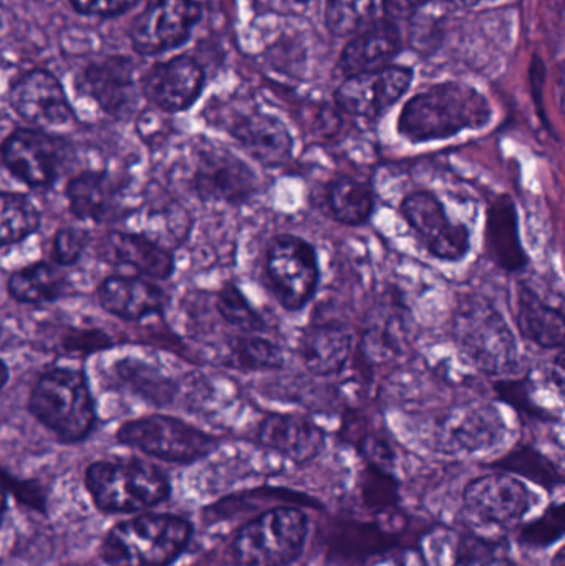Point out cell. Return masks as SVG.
<instances>
[{
  "label": "cell",
  "mask_w": 565,
  "mask_h": 566,
  "mask_svg": "<svg viewBox=\"0 0 565 566\" xmlns=\"http://www.w3.org/2000/svg\"><path fill=\"white\" fill-rule=\"evenodd\" d=\"M327 208L335 221L350 228L367 224L375 212V192L367 182L341 176L327 185Z\"/></svg>",
  "instance_id": "29"
},
{
  "label": "cell",
  "mask_w": 565,
  "mask_h": 566,
  "mask_svg": "<svg viewBox=\"0 0 565 566\" xmlns=\"http://www.w3.org/2000/svg\"><path fill=\"white\" fill-rule=\"evenodd\" d=\"M118 441L143 454L175 464L199 461L218 448V439L208 432L181 419L161 415L126 422L119 428Z\"/></svg>",
  "instance_id": "8"
},
{
  "label": "cell",
  "mask_w": 565,
  "mask_h": 566,
  "mask_svg": "<svg viewBox=\"0 0 565 566\" xmlns=\"http://www.w3.org/2000/svg\"><path fill=\"white\" fill-rule=\"evenodd\" d=\"M85 484L100 511L133 514L168 499L169 482L155 465L139 459H109L86 469Z\"/></svg>",
  "instance_id": "4"
},
{
  "label": "cell",
  "mask_w": 565,
  "mask_h": 566,
  "mask_svg": "<svg viewBox=\"0 0 565 566\" xmlns=\"http://www.w3.org/2000/svg\"><path fill=\"white\" fill-rule=\"evenodd\" d=\"M484 254L508 274L523 272L530 264V255L523 245L520 216L511 196L501 195L491 202L484 224Z\"/></svg>",
  "instance_id": "21"
},
{
  "label": "cell",
  "mask_w": 565,
  "mask_h": 566,
  "mask_svg": "<svg viewBox=\"0 0 565 566\" xmlns=\"http://www.w3.org/2000/svg\"><path fill=\"white\" fill-rule=\"evenodd\" d=\"M229 135L264 168L287 165L294 153V139L287 126L264 112H239L229 119Z\"/></svg>",
  "instance_id": "19"
},
{
  "label": "cell",
  "mask_w": 565,
  "mask_h": 566,
  "mask_svg": "<svg viewBox=\"0 0 565 566\" xmlns=\"http://www.w3.org/2000/svg\"><path fill=\"white\" fill-rule=\"evenodd\" d=\"M516 325L521 336L537 348L561 349L565 342L563 310L550 305L533 286H516Z\"/></svg>",
  "instance_id": "25"
},
{
  "label": "cell",
  "mask_w": 565,
  "mask_h": 566,
  "mask_svg": "<svg viewBox=\"0 0 565 566\" xmlns=\"http://www.w3.org/2000/svg\"><path fill=\"white\" fill-rule=\"evenodd\" d=\"M100 259L115 268L129 269L138 277L165 281L175 272V259L145 235L109 232L100 241Z\"/></svg>",
  "instance_id": "22"
},
{
  "label": "cell",
  "mask_w": 565,
  "mask_h": 566,
  "mask_svg": "<svg viewBox=\"0 0 565 566\" xmlns=\"http://www.w3.org/2000/svg\"><path fill=\"white\" fill-rule=\"evenodd\" d=\"M216 308L219 315L232 328L244 335H261L268 329V323L261 313L251 305L248 296L234 283H228L216 295Z\"/></svg>",
  "instance_id": "33"
},
{
  "label": "cell",
  "mask_w": 565,
  "mask_h": 566,
  "mask_svg": "<svg viewBox=\"0 0 565 566\" xmlns=\"http://www.w3.org/2000/svg\"><path fill=\"white\" fill-rule=\"evenodd\" d=\"M308 518L294 507L264 512L241 527L232 544L239 566H291L301 558Z\"/></svg>",
  "instance_id": "6"
},
{
  "label": "cell",
  "mask_w": 565,
  "mask_h": 566,
  "mask_svg": "<svg viewBox=\"0 0 565 566\" xmlns=\"http://www.w3.org/2000/svg\"><path fill=\"white\" fill-rule=\"evenodd\" d=\"M354 348V335L338 322L312 323L299 343V355L311 375L337 376L344 371Z\"/></svg>",
  "instance_id": "24"
},
{
  "label": "cell",
  "mask_w": 565,
  "mask_h": 566,
  "mask_svg": "<svg viewBox=\"0 0 565 566\" xmlns=\"http://www.w3.org/2000/svg\"><path fill=\"white\" fill-rule=\"evenodd\" d=\"M564 534V505L547 509L543 517L536 518L521 532V542L534 547H547L561 541Z\"/></svg>",
  "instance_id": "38"
},
{
  "label": "cell",
  "mask_w": 565,
  "mask_h": 566,
  "mask_svg": "<svg viewBox=\"0 0 565 566\" xmlns=\"http://www.w3.org/2000/svg\"><path fill=\"white\" fill-rule=\"evenodd\" d=\"M423 2L425 0H381L385 15L390 22L410 19L420 10Z\"/></svg>",
  "instance_id": "41"
},
{
  "label": "cell",
  "mask_w": 565,
  "mask_h": 566,
  "mask_svg": "<svg viewBox=\"0 0 565 566\" xmlns=\"http://www.w3.org/2000/svg\"><path fill=\"white\" fill-rule=\"evenodd\" d=\"M498 465L503 468L504 471L531 479L543 488L551 489L554 485H561V482H563L556 465L546 455L531 448H520L516 451H511L506 458L498 462Z\"/></svg>",
  "instance_id": "34"
},
{
  "label": "cell",
  "mask_w": 565,
  "mask_h": 566,
  "mask_svg": "<svg viewBox=\"0 0 565 566\" xmlns=\"http://www.w3.org/2000/svg\"><path fill=\"white\" fill-rule=\"evenodd\" d=\"M192 525L171 514H149L115 525L102 545L109 566H169L188 547Z\"/></svg>",
  "instance_id": "3"
},
{
  "label": "cell",
  "mask_w": 565,
  "mask_h": 566,
  "mask_svg": "<svg viewBox=\"0 0 565 566\" xmlns=\"http://www.w3.org/2000/svg\"><path fill=\"white\" fill-rule=\"evenodd\" d=\"M39 226V211L29 198L15 192L0 191V249L23 241Z\"/></svg>",
  "instance_id": "32"
},
{
  "label": "cell",
  "mask_w": 565,
  "mask_h": 566,
  "mask_svg": "<svg viewBox=\"0 0 565 566\" xmlns=\"http://www.w3.org/2000/svg\"><path fill=\"white\" fill-rule=\"evenodd\" d=\"M454 342L488 376L510 378L520 371V346L510 323L490 298L461 295L453 313Z\"/></svg>",
  "instance_id": "2"
},
{
  "label": "cell",
  "mask_w": 565,
  "mask_h": 566,
  "mask_svg": "<svg viewBox=\"0 0 565 566\" xmlns=\"http://www.w3.org/2000/svg\"><path fill=\"white\" fill-rule=\"evenodd\" d=\"M7 379H9V368H7L6 363L0 359V389L6 386Z\"/></svg>",
  "instance_id": "43"
},
{
  "label": "cell",
  "mask_w": 565,
  "mask_h": 566,
  "mask_svg": "<svg viewBox=\"0 0 565 566\" xmlns=\"http://www.w3.org/2000/svg\"><path fill=\"white\" fill-rule=\"evenodd\" d=\"M498 395L501 396L504 402L513 406L520 415L527 416V418L541 419V421H547L553 419V416L536 405L533 399V386H531L530 379L521 378H503L494 385Z\"/></svg>",
  "instance_id": "37"
},
{
  "label": "cell",
  "mask_w": 565,
  "mask_h": 566,
  "mask_svg": "<svg viewBox=\"0 0 565 566\" xmlns=\"http://www.w3.org/2000/svg\"><path fill=\"white\" fill-rule=\"evenodd\" d=\"M265 272L275 298L287 312L305 308L321 281L317 252L305 239L292 234H281L269 242Z\"/></svg>",
  "instance_id": "9"
},
{
  "label": "cell",
  "mask_w": 565,
  "mask_h": 566,
  "mask_svg": "<svg viewBox=\"0 0 565 566\" xmlns=\"http://www.w3.org/2000/svg\"><path fill=\"white\" fill-rule=\"evenodd\" d=\"M69 2L82 15L112 19L128 12L142 0H69Z\"/></svg>",
  "instance_id": "40"
},
{
  "label": "cell",
  "mask_w": 565,
  "mask_h": 566,
  "mask_svg": "<svg viewBox=\"0 0 565 566\" xmlns=\"http://www.w3.org/2000/svg\"><path fill=\"white\" fill-rule=\"evenodd\" d=\"M13 112L35 128L50 133L75 122V112L62 82L49 70L33 69L12 83L9 92Z\"/></svg>",
  "instance_id": "15"
},
{
  "label": "cell",
  "mask_w": 565,
  "mask_h": 566,
  "mask_svg": "<svg viewBox=\"0 0 565 566\" xmlns=\"http://www.w3.org/2000/svg\"><path fill=\"white\" fill-rule=\"evenodd\" d=\"M201 19L196 0H153L133 20L129 42L138 55H163L185 45Z\"/></svg>",
  "instance_id": "12"
},
{
  "label": "cell",
  "mask_w": 565,
  "mask_h": 566,
  "mask_svg": "<svg viewBox=\"0 0 565 566\" xmlns=\"http://www.w3.org/2000/svg\"><path fill=\"white\" fill-rule=\"evenodd\" d=\"M6 507H7L6 492H3V489L0 488V522H2L3 514H6Z\"/></svg>",
  "instance_id": "44"
},
{
  "label": "cell",
  "mask_w": 565,
  "mask_h": 566,
  "mask_svg": "<svg viewBox=\"0 0 565 566\" xmlns=\"http://www.w3.org/2000/svg\"><path fill=\"white\" fill-rule=\"evenodd\" d=\"M88 232L83 229L65 228L60 229L53 238L52 258L56 264L66 268V265L76 264L82 259L86 245H88Z\"/></svg>",
  "instance_id": "39"
},
{
  "label": "cell",
  "mask_w": 565,
  "mask_h": 566,
  "mask_svg": "<svg viewBox=\"0 0 565 566\" xmlns=\"http://www.w3.org/2000/svg\"><path fill=\"white\" fill-rule=\"evenodd\" d=\"M66 279L59 268L36 262L20 269L9 279V293L13 300L29 305H43L59 300L65 292Z\"/></svg>",
  "instance_id": "30"
},
{
  "label": "cell",
  "mask_w": 565,
  "mask_h": 566,
  "mask_svg": "<svg viewBox=\"0 0 565 566\" xmlns=\"http://www.w3.org/2000/svg\"><path fill=\"white\" fill-rule=\"evenodd\" d=\"M30 412L59 441H83L95 424V402L83 373L55 368L40 376L29 401Z\"/></svg>",
  "instance_id": "5"
},
{
  "label": "cell",
  "mask_w": 565,
  "mask_h": 566,
  "mask_svg": "<svg viewBox=\"0 0 565 566\" xmlns=\"http://www.w3.org/2000/svg\"><path fill=\"white\" fill-rule=\"evenodd\" d=\"M302 2H305V0H302Z\"/></svg>",
  "instance_id": "45"
},
{
  "label": "cell",
  "mask_w": 565,
  "mask_h": 566,
  "mask_svg": "<svg viewBox=\"0 0 565 566\" xmlns=\"http://www.w3.org/2000/svg\"><path fill=\"white\" fill-rule=\"evenodd\" d=\"M374 13V0H327L325 25L335 36L358 32Z\"/></svg>",
  "instance_id": "35"
},
{
  "label": "cell",
  "mask_w": 565,
  "mask_h": 566,
  "mask_svg": "<svg viewBox=\"0 0 565 566\" xmlns=\"http://www.w3.org/2000/svg\"><path fill=\"white\" fill-rule=\"evenodd\" d=\"M226 365L239 371H274L284 366V353L281 346L261 335L236 336L229 342Z\"/></svg>",
  "instance_id": "31"
},
{
  "label": "cell",
  "mask_w": 565,
  "mask_h": 566,
  "mask_svg": "<svg viewBox=\"0 0 565 566\" xmlns=\"http://www.w3.org/2000/svg\"><path fill=\"white\" fill-rule=\"evenodd\" d=\"M136 63L129 56L108 55L90 63L80 75V90L90 96L106 115L128 118L138 105Z\"/></svg>",
  "instance_id": "18"
},
{
  "label": "cell",
  "mask_w": 565,
  "mask_h": 566,
  "mask_svg": "<svg viewBox=\"0 0 565 566\" xmlns=\"http://www.w3.org/2000/svg\"><path fill=\"white\" fill-rule=\"evenodd\" d=\"M533 504L527 485L503 472L474 479L463 494L464 517L483 537L510 531L530 514Z\"/></svg>",
  "instance_id": "7"
},
{
  "label": "cell",
  "mask_w": 565,
  "mask_h": 566,
  "mask_svg": "<svg viewBox=\"0 0 565 566\" xmlns=\"http://www.w3.org/2000/svg\"><path fill=\"white\" fill-rule=\"evenodd\" d=\"M401 49V33L397 23L380 20L362 30L345 45L338 69L345 76L384 69Z\"/></svg>",
  "instance_id": "26"
},
{
  "label": "cell",
  "mask_w": 565,
  "mask_h": 566,
  "mask_svg": "<svg viewBox=\"0 0 565 566\" xmlns=\"http://www.w3.org/2000/svg\"><path fill=\"white\" fill-rule=\"evenodd\" d=\"M98 300L103 308L112 315L136 322L161 312L165 293L149 279L138 275H113L100 285Z\"/></svg>",
  "instance_id": "27"
},
{
  "label": "cell",
  "mask_w": 565,
  "mask_h": 566,
  "mask_svg": "<svg viewBox=\"0 0 565 566\" xmlns=\"http://www.w3.org/2000/svg\"><path fill=\"white\" fill-rule=\"evenodd\" d=\"M411 323L410 310L398 296H381L367 318L365 353L378 361H388L400 355L410 343Z\"/></svg>",
  "instance_id": "23"
},
{
  "label": "cell",
  "mask_w": 565,
  "mask_h": 566,
  "mask_svg": "<svg viewBox=\"0 0 565 566\" xmlns=\"http://www.w3.org/2000/svg\"><path fill=\"white\" fill-rule=\"evenodd\" d=\"M506 436L503 416L494 406L468 405L454 408L438 421L435 448L444 454H483L498 448Z\"/></svg>",
  "instance_id": "14"
},
{
  "label": "cell",
  "mask_w": 565,
  "mask_h": 566,
  "mask_svg": "<svg viewBox=\"0 0 565 566\" xmlns=\"http://www.w3.org/2000/svg\"><path fill=\"white\" fill-rule=\"evenodd\" d=\"M206 85V73L192 56L178 55L149 66L139 80V92L166 113L191 108Z\"/></svg>",
  "instance_id": "17"
},
{
  "label": "cell",
  "mask_w": 565,
  "mask_h": 566,
  "mask_svg": "<svg viewBox=\"0 0 565 566\" xmlns=\"http://www.w3.org/2000/svg\"><path fill=\"white\" fill-rule=\"evenodd\" d=\"M491 118L493 108L483 93L467 83L447 82L408 99L397 128L401 138L423 145L486 128Z\"/></svg>",
  "instance_id": "1"
},
{
  "label": "cell",
  "mask_w": 565,
  "mask_h": 566,
  "mask_svg": "<svg viewBox=\"0 0 565 566\" xmlns=\"http://www.w3.org/2000/svg\"><path fill=\"white\" fill-rule=\"evenodd\" d=\"M66 142L42 129H13L0 146L6 168L30 188H49L56 181Z\"/></svg>",
  "instance_id": "13"
},
{
  "label": "cell",
  "mask_w": 565,
  "mask_h": 566,
  "mask_svg": "<svg viewBox=\"0 0 565 566\" xmlns=\"http://www.w3.org/2000/svg\"><path fill=\"white\" fill-rule=\"evenodd\" d=\"M440 2L447 3V6L460 7V9H464V7L477 6L480 0H440Z\"/></svg>",
  "instance_id": "42"
},
{
  "label": "cell",
  "mask_w": 565,
  "mask_h": 566,
  "mask_svg": "<svg viewBox=\"0 0 565 566\" xmlns=\"http://www.w3.org/2000/svg\"><path fill=\"white\" fill-rule=\"evenodd\" d=\"M400 212L431 258L457 264L470 254V229L463 222L451 221L443 202L433 192L425 189L410 192L401 199Z\"/></svg>",
  "instance_id": "11"
},
{
  "label": "cell",
  "mask_w": 565,
  "mask_h": 566,
  "mask_svg": "<svg viewBox=\"0 0 565 566\" xmlns=\"http://www.w3.org/2000/svg\"><path fill=\"white\" fill-rule=\"evenodd\" d=\"M453 566H516L506 548L483 535H470L458 547Z\"/></svg>",
  "instance_id": "36"
},
{
  "label": "cell",
  "mask_w": 565,
  "mask_h": 566,
  "mask_svg": "<svg viewBox=\"0 0 565 566\" xmlns=\"http://www.w3.org/2000/svg\"><path fill=\"white\" fill-rule=\"evenodd\" d=\"M258 442L294 464H305L322 454L327 438L324 429L307 416L272 412L259 424Z\"/></svg>",
  "instance_id": "20"
},
{
  "label": "cell",
  "mask_w": 565,
  "mask_h": 566,
  "mask_svg": "<svg viewBox=\"0 0 565 566\" xmlns=\"http://www.w3.org/2000/svg\"><path fill=\"white\" fill-rule=\"evenodd\" d=\"M414 82V70L387 65L347 76L335 92L338 108L358 118H378L387 113Z\"/></svg>",
  "instance_id": "16"
},
{
  "label": "cell",
  "mask_w": 565,
  "mask_h": 566,
  "mask_svg": "<svg viewBox=\"0 0 565 566\" xmlns=\"http://www.w3.org/2000/svg\"><path fill=\"white\" fill-rule=\"evenodd\" d=\"M70 212L82 221H113L122 211V196L105 172L86 171L66 186Z\"/></svg>",
  "instance_id": "28"
},
{
  "label": "cell",
  "mask_w": 565,
  "mask_h": 566,
  "mask_svg": "<svg viewBox=\"0 0 565 566\" xmlns=\"http://www.w3.org/2000/svg\"><path fill=\"white\" fill-rule=\"evenodd\" d=\"M192 186L205 201L239 206L259 195L261 178L231 149L218 143L202 142L195 149Z\"/></svg>",
  "instance_id": "10"
}]
</instances>
